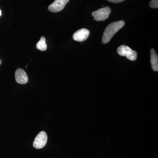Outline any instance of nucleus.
<instances>
[{
  "instance_id": "obj_1",
  "label": "nucleus",
  "mask_w": 158,
  "mask_h": 158,
  "mask_svg": "<svg viewBox=\"0 0 158 158\" xmlns=\"http://www.w3.org/2000/svg\"><path fill=\"white\" fill-rule=\"evenodd\" d=\"M125 25L123 21L120 20L110 24L106 28L102 37L103 44H106L110 42L112 37L120 29Z\"/></svg>"
},
{
  "instance_id": "obj_2",
  "label": "nucleus",
  "mask_w": 158,
  "mask_h": 158,
  "mask_svg": "<svg viewBox=\"0 0 158 158\" xmlns=\"http://www.w3.org/2000/svg\"><path fill=\"white\" fill-rule=\"evenodd\" d=\"M117 52L122 56L126 57L129 60L135 61L137 58V53L128 46L121 45L117 49Z\"/></svg>"
},
{
  "instance_id": "obj_3",
  "label": "nucleus",
  "mask_w": 158,
  "mask_h": 158,
  "mask_svg": "<svg viewBox=\"0 0 158 158\" xmlns=\"http://www.w3.org/2000/svg\"><path fill=\"white\" fill-rule=\"evenodd\" d=\"M111 12V10L110 7H106L93 11L92 15L94 18V20L100 21L107 19Z\"/></svg>"
},
{
  "instance_id": "obj_4",
  "label": "nucleus",
  "mask_w": 158,
  "mask_h": 158,
  "mask_svg": "<svg viewBox=\"0 0 158 158\" xmlns=\"http://www.w3.org/2000/svg\"><path fill=\"white\" fill-rule=\"evenodd\" d=\"M47 140L48 136L45 132H40L34 139L33 146L36 149H41L45 146Z\"/></svg>"
},
{
  "instance_id": "obj_5",
  "label": "nucleus",
  "mask_w": 158,
  "mask_h": 158,
  "mask_svg": "<svg viewBox=\"0 0 158 158\" xmlns=\"http://www.w3.org/2000/svg\"><path fill=\"white\" fill-rule=\"evenodd\" d=\"M69 0H55L48 7V10L51 12H58L62 11Z\"/></svg>"
},
{
  "instance_id": "obj_6",
  "label": "nucleus",
  "mask_w": 158,
  "mask_h": 158,
  "mask_svg": "<svg viewBox=\"0 0 158 158\" xmlns=\"http://www.w3.org/2000/svg\"><path fill=\"white\" fill-rule=\"evenodd\" d=\"M90 35V31L87 29H81L75 32L73 39L79 42H83L88 39Z\"/></svg>"
},
{
  "instance_id": "obj_7",
  "label": "nucleus",
  "mask_w": 158,
  "mask_h": 158,
  "mask_svg": "<svg viewBox=\"0 0 158 158\" xmlns=\"http://www.w3.org/2000/svg\"><path fill=\"white\" fill-rule=\"evenodd\" d=\"M15 80L18 83L21 85H24L28 82V77L27 73L23 69H18L15 71Z\"/></svg>"
},
{
  "instance_id": "obj_8",
  "label": "nucleus",
  "mask_w": 158,
  "mask_h": 158,
  "mask_svg": "<svg viewBox=\"0 0 158 158\" xmlns=\"http://www.w3.org/2000/svg\"><path fill=\"white\" fill-rule=\"evenodd\" d=\"M151 62L153 70L154 71H158V57L154 49H152L151 50Z\"/></svg>"
},
{
  "instance_id": "obj_9",
  "label": "nucleus",
  "mask_w": 158,
  "mask_h": 158,
  "mask_svg": "<svg viewBox=\"0 0 158 158\" xmlns=\"http://www.w3.org/2000/svg\"><path fill=\"white\" fill-rule=\"evenodd\" d=\"M36 47L37 49L41 51H45L47 48V45L46 43V40L44 37H40V40L36 44Z\"/></svg>"
},
{
  "instance_id": "obj_10",
  "label": "nucleus",
  "mask_w": 158,
  "mask_h": 158,
  "mask_svg": "<svg viewBox=\"0 0 158 158\" xmlns=\"http://www.w3.org/2000/svg\"><path fill=\"white\" fill-rule=\"evenodd\" d=\"M151 8L156 9L158 8V0H152L150 3Z\"/></svg>"
},
{
  "instance_id": "obj_11",
  "label": "nucleus",
  "mask_w": 158,
  "mask_h": 158,
  "mask_svg": "<svg viewBox=\"0 0 158 158\" xmlns=\"http://www.w3.org/2000/svg\"><path fill=\"white\" fill-rule=\"evenodd\" d=\"M109 2H111L113 3H120L123 2L125 0H107Z\"/></svg>"
},
{
  "instance_id": "obj_12",
  "label": "nucleus",
  "mask_w": 158,
  "mask_h": 158,
  "mask_svg": "<svg viewBox=\"0 0 158 158\" xmlns=\"http://www.w3.org/2000/svg\"><path fill=\"white\" fill-rule=\"evenodd\" d=\"M2 60L0 59V65H1V64H2Z\"/></svg>"
},
{
  "instance_id": "obj_13",
  "label": "nucleus",
  "mask_w": 158,
  "mask_h": 158,
  "mask_svg": "<svg viewBox=\"0 0 158 158\" xmlns=\"http://www.w3.org/2000/svg\"><path fill=\"white\" fill-rule=\"evenodd\" d=\"M2 15V11H1V10H0V16Z\"/></svg>"
}]
</instances>
